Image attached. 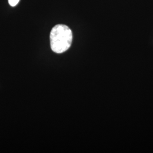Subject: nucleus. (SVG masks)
Returning <instances> with one entry per match:
<instances>
[{
  "instance_id": "obj_1",
  "label": "nucleus",
  "mask_w": 153,
  "mask_h": 153,
  "mask_svg": "<svg viewBox=\"0 0 153 153\" xmlns=\"http://www.w3.org/2000/svg\"><path fill=\"white\" fill-rule=\"evenodd\" d=\"M72 38V32L68 26L56 25L50 32V46L52 51L59 54L66 52L71 47Z\"/></svg>"
},
{
  "instance_id": "obj_2",
  "label": "nucleus",
  "mask_w": 153,
  "mask_h": 153,
  "mask_svg": "<svg viewBox=\"0 0 153 153\" xmlns=\"http://www.w3.org/2000/svg\"><path fill=\"white\" fill-rule=\"evenodd\" d=\"M20 0H8L10 5L12 7H15L19 3Z\"/></svg>"
}]
</instances>
